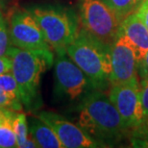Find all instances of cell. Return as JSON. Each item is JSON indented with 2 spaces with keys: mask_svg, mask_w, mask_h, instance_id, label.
<instances>
[{
  "mask_svg": "<svg viewBox=\"0 0 148 148\" xmlns=\"http://www.w3.org/2000/svg\"><path fill=\"white\" fill-rule=\"evenodd\" d=\"M30 138L40 148H64L61 140L48 124L38 116H32L28 120Z\"/></svg>",
  "mask_w": 148,
  "mask_h": 148,
  "instance_id": "12",
  "label": "cell"
},
{
  "mask_svg": "<svg viewBox=\"0 0 148 148\" xmlns=\"http://www.w3.org/2000/svg\"><path fill=\"white\" fill-rule=\"evenodd\" d=\"M80 13L83 28L110 46L116 38L121 24L114 12L101 0H83Z\"/></svg>",
  "mask_w": 148,
  "mask_h": 148,
  "instance_id": "6",
  "label": "cell"
},
{
  "mask_svg": "<svg viewBox=\"0 0 148 148\" xmlns=\"http://www.w3.org/2000/svg\"><path fill=\"white\" fill-rule=\"evenodd\" d=\"M140 99L143 104V114L145 119H148V76L145 78L140 79Z\"/></svg>",
  "mask_w": 148,
  "mask_h": 148,
  "instance_id": "19",
  "label": "cell"
},
{
  "mask_svg": "<svg viewBox=\"0 0 148 148\" xmlns=\"http://www.w3.org/2000/svg\"><path fill=\"white\" fill-rule=\"evenodd\" d=\"M54 67L55 91L59 95L73 101L94 90L90 79L66 53L57 55Z\"/></svg>",
  "mask_w": 148,
  "mask_h": 148,
  "instance_id": "7",
  "label": "cell"
},
{
  "mask_svg": "<svg viewBox=\"0 0 148 148\" xmlns=\"http://www.w3.org/2000/svg\"><path fill=\"white\" fill-rule=\"evenodd\" d=\"M0 90L20 99V91L18 85H17L16 80L12 72H7L0 75Z\"/></svg>",
  "mask_w": 148,
  "mask_h": 148,
  "instance_id": "15",
  "label": "cell"
},
{
  "mask_svg": "<svg viewBox=\"0 0 148 148\" xmlns=\"http://www.w3.org/2000/svg\"><path fill=\"white\" fill-rule=\"evenodd\" d=\"M13 128L17 140V147H25L29 138L28 120L26 115L20 111H16L13 120Z\"/></svg>",
  "mask_w": 148,
  "mask_h": 148,
  "instance_id": "14",
  "label": "cell"
},
{
  "mask_svg": "<svg viewBox=\"0 0 148 148\" xmlns=\"http://www.w3.org/2000/svg\"><path fill=\"white\" fill-rule=\"evenodd\" d=\"M118 33L124 36L133 47L138 63L148 51V29L136 13L122 20Z\"/></svg>",
  "mask_w": 148,
  "mask_h": 148,
  "instance_id": "11",
  "label": "cell"
},
{
  "mask_svg": "<svg viewBox=\"0 0 148 148\" xmlns=\"http://www.w3.org/2000/svg\"><path fill=\"white\" fill-rule=\"evenodd\" d=\"M136 14L140 17V20L144 23V25L148 29V0H143L141 2L140 7L136 11Z\"/></svg>",
  "mask_w": 148,
  "mask_h": 148,
  "instance_id": "20",
  "label": "cell"
},
{
  "mask_svg": "<svg viewBox=\"0 0 148 148\" xmlns=\"http://www.w3.org/2000/svg\"><path fill=\"white\" fill-rule=\"evenodd\" d=\"M42 31L46 41L57 55L66 53V47L77 36L76 21L57 8L35 7L28 10Z\"/></svg>",
  "mask_w": 148,
  "mask_h": 148,
  "instance_id": "4",
  "label": "cell"
},
{
  "mask_svg": "<svg viewBox=\"0 0 148 148\" xmlns=\"http://www.w3.org/2000/svg\"><path fill=\"white\" fill-rule=\"evenodd\" d=\"M114 12L121 22L131 14L136 13L143 0H101Z\"/></svg>",
  "mask_w": 148,
  "mask_h": 148,
  "instance_id": "13",
  "label": "cell"
},
{
  "mask_svg": "<svg viewBox=\"0 0 148 148\" xmlns=\"http://www.w3.org/2000/svg\"><path fill=\"white\" fill-rule=\"evenodd\" d=\"M110 55L111 86L140 85L138 60L135 51L127 38L119 33L110 45Z\"/></svg>",
  "mask_w": 148,
  "mask_h": 148,
  "instance_id": "8",
  "label": "cell"
},
{
  "mask_svg": "<svg viewBox=\"0 0 148 148\" xmlns=\"http://www.w3.org/2000/svg\"><path fill=\"white\" fill-rule=\"evenodd\" d=\"M22 106V102L19 98L0 90V108H8L14 111H21Z\"/></svg>",
  "mask_w": 148,
  "mask_h": 148,
  "instance_id": "17",
  "label": "cell"
},
{
  "mask_svg": "<svg viewBox=\"0 0 148 148\" xmlns=\"http://www.w3.org/2000/svg\"><path fill=\"white\" fill-rule=\"evenodd\" d=\"M109 98L119 112L127 129L143 127L146 119L141 104L140 85L111 86Z\"/></svg>",
  "mask_w": 148,
  "mask_h": 148,
  "instance_id": "9",
  "label": "cell"
},
{
  "mask_svg": "<svg viewBox=\"0 0 148 148\" xmlns=\"http://www.w3.org/2000/svg\"><path fill=\"white\" fill-rule=\"evenodd\" d=\"M138 77L140 79L148 76V51L143 56V58L138 63Z\"/></svg>",
  "mask_w": 148,
  "mask_h": 148,
  "instance_id": "21",
  "label": "cell"
},
{
  "mask_svg": "<svg viewBox=\"0 0 148 148\" xmlns=\"http://www.w3.org/2000/svg\"><path fill=\"white\" fill-rule=\"evenodd\" d=\"M17 147V140L13 125H0V148Z\"/></svg>",
  "mask_w": 148,
  "mask_h": 148,
  "instance_id": "16",
  "label": "cell"
},
{
  "mask_svg": "<svg viewBox=\"0 0 148 148\" xmlns=\"http://www.w3.org/2000/svg\"><path fill=\"white\" fill-rule=\"evenodd\" d=\"M12 60V73L16 80L22 105L29 110L40 107V84L42 73L52 64L41 54L11 45L7 53Z\"/></svg>",
  "mask_w": 148,
  "mask_h": 148,
  "instance_id": "3",
  "label": "cell"
},
{
  "mask_svg": "<svg viewBox=\"0 0 148 148\" xmlns=\"http://www.w3.org/2000/svg\"><path fill=\"white\" fill-rule=\"evenodd\" d=\"M9 33L12 45L41 54L53 64V49L46 41L37 20L28 10L16 11L12 14Z\"/></svg>",
  "mask_w": 148,
  "mask_h": 148,
  "instance_id": "5",
  "label": "cell"
},
{
  "mask_svg": "<svg viewBox=\"0 0 148 148\" xmlns=\"http://www.w3.org/2000/svg\"><path fill=\"white\" fill-rule=\"evenodd\" d=\"M12 71V60L10 56L5 55L0 57V75Z\"/></svg>",
  "mask_w": 148,
  "mask_h": 148,
  "instance_id": "22",
  "label": "cell"
},
{
  "mask_svg": "<svg viewBox=\"0 0 148 148\" xmlns=\"http://www.w3.org/2000/svg\"><path fill=\"white\" fill-rule=\"evenodd\" d=\"M12 42L9 33V26L6 23L0 28V57L7 55L8 50L11 47Z\"/></svg>",
  "mask_w": 148,
  "mask_h": 148,
  "instance_id": "18",
  "label": "cell"
},
{
  "mask_svg": "<svg viewBox=\"0 0 148 148\" xmlns=\"http://www.w3.org/2000/svg\"><path fill=\"white\" fill-rule=\"evenodd\" d=\"M78 125L96 141L103 143L121 140L128 130L109 95L99 90L83 97Z\"/></svg>",
  "mask_w": 148,
  "mask_h": 148,
  "instance_id": "1",
  "label": "cell"
},
{
  "mask_svg": "<svg viewBox=\"0 0 148 148\" xmlns=\"http://www.w3.org/2000/svg\"><path fill=\"white\" fill-rule=\"evenodd\" d=\"M66 52L90 79L94 90H104L111 86L110 46L83 28L78 31L74 40L66 47Z\"/></svg>",
  "mask_w": 148,
  "mask_h": 148,
  "instance_id": "2",
  "label": "cell"
},
{
  "mask_svg": "<svg viewBox=\"0 0 148 148\" xmlns=\"http://www.w3.org/2000/svg\"><path fill=\"white\" fill-rule=\"evenodd\" d=\"M37 116L54 130L64 148H90L98 146V141L88 136L79 125L72 123L57 112L42 111L38 112Z\"/></svg>",
  "mask_w": 148,
  "mask_h": 148,
  "instance_id": "10",
  "label": "cell"
},
{
  "mask_svg": "<svg viewBox=\"0 0 148 148\" xmlns=\"http://www.w3.org/2000/svg\"><path fill=\"white\" fill-rule=\"evenodd\" d=\"M6 23H7V22L5 21V18H4V16H3L2 12L0 11V28H1L4 24H6Z\"/></svg>",
  "mask_w": 148,
  "mask_h": 148,
  "instance_id": "23",
  "label": "cell"
}]
</instances>
